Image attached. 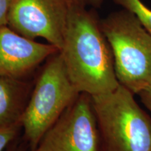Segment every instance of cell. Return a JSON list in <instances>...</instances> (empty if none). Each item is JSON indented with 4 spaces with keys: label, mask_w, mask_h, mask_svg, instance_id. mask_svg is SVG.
<instances>
[{
    "label": "cell",
    "mask_w": 151,
    "mask_h": 151,
    "mask_svg": "<svg viewBox=\"0 0 151 151\" xmlns=\"http://www.w3.org/2000/svg\"><path fill=\"white\" fill-rule=\"evenodd\" d=\"M11 0H0V27L7 25Z\"/></svg>",
    "instance_id": "11"
},
{
    "label": "cell",
    "mask_w": 151,
    "mask_h": 151,
    "mask_svg": "<svg viewBox=\"0 0 151 151\" xmlns=\"http://www.w3.org/2000/svg\"><path fill=\"white\" fill-rule=\"evenodd\" d=\"M110 45L119 83L138 94L151 83V35L128 11L100 22Z\"/></svg>",
    "instance_id": "4"
},
{
    "label": "cell",
    "mask_w": 151,
    "mask_h": 151,
    "mask_svg": "<svg viewBox=\"0 0 151 151\" xmlns=\"http://www.w3.org/2000/svg\"><path fill=\"white\" fill-rule=\"evenodd\" d=\"M133 94L120 84L112 92L91 96L103 151H151V118Z\"/></svg>",
    "instance_id": "3"
},
{
    "label": "cell",
    "mask_w": 151,
    "mask_h": 151,
    "mask_svg": "<svg viewBox=\"0 0 151 151\" xmlns=\"http://www.w3.org/2000/svg\"><path fill=\"white\" fill-rule=\"evenodd\" d=\"M30 90L22 79L0 76V127L20 124Z\"/></svg>",
    "instance_id": "8"
},
{
    "label": "cell",
    "mask_w": 151,
    "mask_h": 151,
    "mask_svg": "<svg viewBox=\"0 0 151 151\" xmlns=\"http://www.w3.org/2000/svg\"><path fill=\"white\" fill-rule=\"evenodd\" d=\"M59 51L53 45L24 37L8 25L0 27V76L22 79Z\"/></svg>",
    "instance_id": "7"
},
{
    "label": "cell",
    "mask_w": 151,
    "mask_h": 151,
    "mask_svg": "<svg viewBox=\"0 0 151 151\" xmlns=\"http://www.w3.org/2000/svg\"><path fill=\"white\" fill-rule=\"evenodd\" d=\"M20 128V124L0 127V151L4 150L9 143L14 140Z\"/></svg>",
    "instance_id": "10"
},
{
    "label": "cell",
    "mask_w": 151,
    "mask_h": 151,
    "mask_svg": "<svg viewBox=\"0 0 151 151\" xmlns=\"http://www.w3.org/2000/svg\"><path fill=\"white\" fill-rule=\"evenodd\" d=\"M70 6L86 7L87 6L98 7L101 5L102 0H67Z\"/></svg>",
    "instance_id": "12"
},
{
    "label": "cell",
    "mask_w": 151,
    "mask_h": 151,
    "mask_svg": "<svg viewBox=\"0 0 151 151\" xmlns=\"http://www.w3.org/2000/svg\"><path fill=\"white\" fill-rule=\"evenodd\" d=\"M143 103L151 111V83L138 92Z\"/></svg>",
    "instance_id": "13"
},
{
    "label": "cell",
    "mask_w": 151,
    "mask_h": 151,
    "mask_svg": "<svg viewBox=\"0 0 151 151\" xmlns=\"http://www.w3.org/2000/svg\"><path fill=\"white\" fill-rule=\"evenodd\" d=\"M60 52L69 78L81 93L99 95L120 86L110 45L97 15L86 7L70 6Z\"/></svg>",
    "instance_id": "1"
},
{
    "label": "cell",
    "mask_w": 151,
    "mask_h": 151,
    "mask_svg": "<svg viewBox=\"0 0 151 151\" xmlns=\"http://www.w3.org/2000/svg\"><path fill=\"white\" fill-rule=\"evenodd\" d=\"M36 151H103L90 94L81 92L41 138Z\"/></svg>",
    "instance_id": "5"
},
{
    "label": "cell",
    "mask_w": 151,
    "mask_h": 151,
    "mask_svg": "<svg viewBox=\"0 0 151 151\" xmlns=\"http://www.w3.org/2000/svg\"><path fill=\"white\" fill-rule=\"evenodd\" d=\"M81 92L68 76L60 51L46 60L20 120L31 151Z\"/></svg>",
    "instance_id": "2"
},
{
    "label": "cell",
    "mask_w": 151,
    "mask_h": 151,
    "mask_svg": "<svg viewBox=\"0 0 151 151\" xmlns=\"http://www.w3.org/2000/svg\"><path fill=\"white\" fill-rule=\"evenodd\" d=\"M12 151H15V150H12ZM35 151H36V150H35Z\"/></svg>",
    "instance_id": "14"
},
{
    "label": "cell",
    "mask_w": 151,
    "mask_h": 151,
    "mask_svg": "<svg viewBox=\"0 0 151 151\" xmlns=\"http://www.w3.org/2000/svg\"><path fill=\"white\" fill-rule=\"evenodd\" d=\"M114 1L134 15L143 27L151 35V10L141 0H114Z\"/></svg>",
    "instance_id": "9"
},
{
    "label": "cell",
    "mask_w": 151,
    "mask_h": 151,
    "mask_svg": "<svg viewBox=\"0 0 151 151\" xmlns=\"http://www.w3.org/2000/svg\"><path fill=\"white\" fill-rule=\"evenodd\" d=\"M69 10L67 0H11L7 25L28 39L43 38L60 50Z\"/></svg>",
    "instance_id": "6"
}]
</instances>
